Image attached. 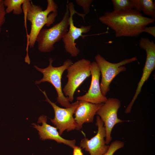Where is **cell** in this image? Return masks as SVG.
I'll return each instance as SVG.
<instances>
[{
	"mask_svg": "<svg viewBox=\"0 0 155 155\" xmlns=\"http://www.w3.org/2000/svg\"><path fill=\"white\" fill-rule=\"evenodd\" d=\"M102 24L114 30L116 37H136L144 28L154 22L155 19L144 16L134 9L107 11L99 18Z\"/></svg>",
	"mask_w": 155,
	"mask_h": 155,
	"instance_id": "obj_1",
	"label": "cell"
},
{
	"mask_svg": "<svg viewBox=\"0 0 155 155\" xmlns=\"http://www.w3.org/2000/svg\"><path fill=\"white\" fill-rule=\"evenodd\" d=\"M47 7L44 10L30 0H25L22 5L24 18L31 24V30L28 36V45L30 48L34 47L37 36L43 27L50 26L57 15V4L53 0H47Z\"/></svg>",
	"mask_w": 155,
	"mask_h": 155,
	"instance_id": "obj_2",
	"label": "cell"
},
{
	"mask_svg": "<svg viewBox=\"0 0 155 155\" xmlns=\"http://www.w3.org/2000/svg\"><path fill=\"white\" fill-rule=\"evenodd\" d=\"M49 65L44 68H40L34 65L35 68L43 75L42 78L39 81L35 82L36 84L47 82L50 83L55 88L57 94V101L62 106L68 108L70 107V103L68 98L64 96L61 86V78L64 71L72 63V61L67 59L65 61L61 66L54 67L52 65L53 60L51 58L49 59Z\"/></svg>",
	"mask_w": 155,
	"mask_h": 155,
	"instance_id": "obj_3",
	"label": "cell"
},
{
	"mask_svg": "<svg viewBox=\"0 0 155 155\" xmlns=\"http://www.w3.org/2000/svg\"><path fill=\"white\" fill-rule=\"evenodd\" d=\"M70 13L66 5V11L61 21L49 28H42L38 34L36 42L38 49L41 53H48L54 48L67 33L69 27Z\"/></svg>",
	"mask_w": 155,
	"mask_h": 155,
	"instance_id": "obj_4",
	"label": "cell"
},
{
	"mask_svg": "<svg viewBox=\"0 0 155 155\" xmlns=\"http://www.w3.org/2000/svg\"><path fill=\"white\" fill-rule=\"evenodd\" d=\"M91 64L90 60L83 59L72 63L67 69L68 81L63 92L70 102L73 101L76 89L91 75Z\"/></svg>",
	"mask_w": 155,
	"mask_h": 155,
	"instance_id": "obj_5",
	"label": "cell"
},
{
	"mask_svg": "<svg viewBox=\"0 0 155 155\" xmlns=\"http://www.w3.org/2000/svg\"><path fill=\"white\" fill-rule=\"evenodd\" d=\"M95 58L101 75L100 84L101 91L105 96L110 90V85L114 78L121 72L126 70V68L124 65L137 60V57H135L113 63L107 61L99 54H97Z\"/></svg>",
	"mask_w": 155,
	"mask_h": 155,
	"instance_id": "obj_6",
	"label": "cell"
},
{
	"mask_svg": "<svg viewBox=\"0 0 155 155\" xmlns=\"http://www.w3.org/2000/svg\"><path fill=\"white\" fill-rule=\"evenodd\" d=\"M70 13L69 19V29L62 38L64 44V48L66 51L69 53L72 57H75L78 56L80 53V50L76 46L75 40L80 37H84L83 33L89 32L90 30L91 26H81L78 28L75 26L74 24L73 16L75 13L82 17L84 20V17L86 14L77 13L74 9V5L72 2H67V5Z\"/></svg>",
	"mask_w": 155,
	"mask_h": 155,
	"instance_id": "obj_7",
	"label": "cell"
},
{
	"mask_svg": "<svg viewBox=\"0 0 155 155\" xmlns=\"http://www.w3.org/2000/svg\"><path fill=\"white\" fill-rule=\"evenodd\" d=\"M39 89L46 98L45 101L51 104L54 109V117L50 120L58 130L59 135H61L66 130L68 132L75 129L76 123L73 115L78 104L79 101L77 100L72 103L71 106L69 108H61L49 98L45 91H42L40 88Z\"/></svg>",
	"mask_w": 155,
	"mask_h": 155,
	"instance_id": "obj_8",
	"label": "cell"
},
{
	"mask_svg": "<svg viewBox=\"0 0 155 155\" xmlns=\"http://www.w3.org/2000/svg\"><path fill=\"white\" fill-rule=\"evenodd\" d=\"M140 48L145 50L146 53L145 63L143 69V73L141 79L137 84L135 92L132 99L126 108L125 112L130 113L132 106L140 93L144 83L147 80L150 75L155 68V44L152 40H150L147 38H142L139 40Z\"/></svg>",
	"mask_w": 155,
	"mask_h": 155,
	"instance_id": "obj_9",
	"label": "cell"
},
{
	"mask_svg": "<svg viewBox=\"0 0 155 155\" xmlns=\"http://www.w3.org/2000/svg\"><path fill=\"white\" fill-rule=\"evenodd\" d=\"M121 105V102L119 99L110 98L102 103L97 112L96 114L104 123L106 131L105 142L107 145L112 140L111 133L114 126L118 123L125 121L118 117L117 112Z\"/></svg>",
	"mask_w": 155,
	"mask_h": 155,
	"instance_id": "obj_10",
	"label": "cell"
},
{
	"mask_svg": "<svg viewBox=\"0 0 155 155\" xmlns=\"http://www.w3.org/2000/svg\"><path fill=\"white\" fill-rule=\"evenodd\" d=\"M96 125L98 129L96 134L90 139L83 138L80 143L82 149H84L90 155H102L108 150L109 146L106 144L105 138L106 131L104 123L98 115L96 117Z\"/></svg>",
	"mask_w": 155,
	"mask_h": 155,
	"instance_id": "obj_11",
	"label": "cell"
},
{
	"mask_svg": "<svg viewBox=\"0 0 155 155\" xmlns=\"http://www.w3.org/2000/svg\"><path fill=\"white\" fill-rule=\"evenodd\" d=\"M90 73L91 80L88 92L84 95L78 96L77 99L93 104H99L105 102L107 97L102 94L100 88L99 80L101 75L99 68L96 61L91 63Z\"/></svg>",
	"mask_w": 155,
	"mask_h": 155,
	"instance_id": "obj_12",
	"label": "cell"
},
{
	"mask_svg": "<svg viewBox=\"0 0 155 155\" xmlns=\"http://www.w3.org/2000/svg\"><path fill=\"white\" fill-rule=\"evenodd\" d=\"M47 121L46 116L43 115L39 117L38 121V123H42L41 125L32 124L33 127L38 131L40 138L43 140H54L58 143L64 144L73 148L76 146L75 140H69L63 138L59 135L57 128L48 124Z\"/></svg>",
	"mask_w": 155,
	"mask_h": 155,
	"instance_id": "obj_13",
	"label": "cell"
},
{
	"mask_svg": "<svg viewBox=\"0 0 155 155\" xmlns=\"http://www.w3.org/2000/svg\"><path fill=\"white\" fill-rule=\"evenodd\" d=\"M102 104H93L84 101H79L74 113V119L76 123L75 129L78 130L80 129L84 123L93 122L94 116L96 114L98 110Z\"/></svg>",
	"mask_w": 155,
	"mask_h": 155,
	"instance_id": "obj_14",
	"label": "cell"
},
{
	"mask_svg": "<svg viewBox=\"0 0 155 155\" xmlns=\"http://www.w3.org/2000/svg\"><path fill=\"white\" fill-rule=\"evenodd\" d=\"M134 9L155 19V4L152 0H132Z\"/></svg>",
	"mask_w": 155,
	"mask_h": 155,
	"instance_id": "obj_15",
	"label": "cell"
},
{
	"mask_svg": "<svg viewBox=\"0 0 155 155\" xmlns=\"http://www.w3.org/2000/svg\"><path fill=\"white\" fill-rule=\"evenodd\" d=\"M25 0H5L3 3L5 8L6 14H8L11 12L14 14L19 15L23 12L22 6Z\"/></svg>",
	"mask_w": 155,
	"mask_h": 155,
	"instance_id": "obj_16",
	"label": "cell"
},
{
	"mask_svg": "<svg viewBox=\"0 0 155 155\" xmlns=\"http://www.w3.org/2000/svg\"><path fill=\"white\" fill-rule=\"evenodd\" d=\"M114 11H124L134 9L132 0H112Z\"/></svg>",
	"mask_w": 155,
	"mask_h": 155,
	"instance_id": "obj_17",
	"label": "cell"
},
{
	"mask_svg": "<svg viewBox=\"0 0 155 155\" xmlns=\"http://www.w3.org/2000/svg\"><path fill=\"white\" fill-rule=\"evenodd\" d=\"M124 145L123 142L118 140L114 141L111 143L107 151L102 155H113L117 150L123 148Z\"/></svg>",
	"mask_w": 155,
	"mask_h": 155,
	"instance_id": "obj_18",
	"label": "cell"
},
{
	"mask_svg": "<svg viewBox=\"0 0 155 155\" xmlns=\"http://www.w3.org/2000/svg\"><path fill=\"white\" fill-rule=\"evenodd\" d=\"M92 0H76V3L82 7L83 9L84 14H88L90 11V5L93 1Z\"/></svg>",
	"mask_w": 155,
	"mask_h": 155,
	"instance_id": "obj_19",
	"label": "cell"
},
{
	"mask_svg": "<svg viewBox=\"0 0 155 155\" xmlns=\"http://www.w3.org/2000/svg\"><path fill=\"white\" fill-rule=\"evenodd\" d=\"M6 14L3 0H0V33L1 31V27L5 21Z\"/></svg>",
	"mask_w": 155,
	"mask_h": 155,
	"instance_id": "obj_20",
	"label": "cell"
},
{
	"mask_svg": "<svg viewBox=\"0 0 155 155\" xmlns=\"http://www.w3.org/2000/svg\"><path fill=\"white\" fill-rule=\"evenodd\" d=\"M149 33L155 37V26H146L144 29L143 32Z\"/></svg>",
	"mask_w": 155,
	"mask_h": 155,
	"instance_id": "obj_21",
	"label": "cell"
},
{
	"mask_svg": "<svg viewBox=\"0 0 155 155\" xmlns=\"http://www.w3.org/2000/svg\"><path fill=\"white\" fill-rule=\"evenodd\" d=\"M73 149V155H83L82 148L80 147L76 146Z\"/></svg>",
	"mask_w": 155,
	"mask_h": 155,
	"instance_id": "obj_22",
	"label": "cell"
}]
</instances>
